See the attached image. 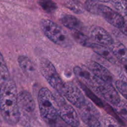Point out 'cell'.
I'll list each match as a JSON object with an SVG mask.
<instances>
[{
	"instance_id": "f1b7e54d",
	"label": "cell",
	"mask_w": 127,
	"mask_h": 127,
	"mask_svg": "<svg viewBox=\"0 0 127 127\" xmlns=\"http://www.w3.org/2000/svg\"><path fill=\"white\" fill-rule=\"evenodd\" d=\"M98 1H100V2H110V0H98Z\"/></svg>"
},
{
	"instance_id": "7a4b0ae2",
	"label": "cell",
	"mask_w": 127,
	"mask_h": 127,
	"mask_svg": "<svg viewBox=\"0 0 127 127\" xmlns=\"http://www.w3.org/2000/svg\"><path fill=\"white\" fill-rule=\"evenodd\" d=\"M40 113L42 119L50 127H68L59 117L54 95L47 88L39 90L37 98Z\"/></svg>"
},
{
	"instance_id": "ba28073f",
	"label": "cell",
	"mask_w": 127,
	"mask_h": 127,
	"mask_svg": "<svg viewBox=\"0 0 127 127\" xmlns=\"http://www.w3.org/2000/svg\"><path fill=\"white\" fill-rule=\"evenodd\" d=\"M95 92L99 93L104 99L114 106L119 104L121 101L119 93L111 83L100 80Z\"/></svg>"
},
{
	"instance_id": "8fae6325",
	"label": "cell",
	"mask_w": 127,
	"mask_h": 127,
	"mask_svg": "<svg viewBox=\"0 0 127 127\" xmlns=\"http://www.w3.org/2000/svg\"><path fill=\"white\" fill-rule=\"evenodd\" d=\"M87 68L97 78L104 82L112 83L113 76L110 71L105 67L94 61H89L87 62Z\"/></svg>"
},
{
	"instance_id": "2e32d148",
	"label": "cell",
	"mask_w": 127,
	"mask_h": 127,
	"mask_svg": "<svg viewBox=\"0 0 127 127\" xmlns=\"http://www.w3.org/2000/svg\"><path fill=\"white\" fill-rule=\"evenodd\" d=\"M110 51L114 56L118 59L120 62L126 65L127 62V48L120 42H114L110 46Z\"/></svg>"
},
{
	"instance_id": "30bf717a",
	"label": "cell",
	"mask_w": 127,
	"mask_h": 127,
	"mask_svg": "<svg viewBox=\"0 0 127 127\" xmlns=\"http://www.w3.org/2000/svg\"><path fill=\"white\" fill-rule=\"evenodd\" d=\"M73 70L77 78L81 81V83L91 87L95 91L97 86L100 81L99 78L94 76L87 67L76 66L73 68Z\"/></svg>"
},
{
	"instance_id": "52a82bcc",
	"label": "cell",
	"mask_w": 127,
	"mask_h": 127,
	"mask_svg": "<svg viewBox=\"0 0 127 127\" xmlns=\"http://www.w3.org/2000/svg\"><path fill=\"white\" fill-rule=\"evenodd\" d=\"M71 103L79 109L81 108L86 102L84 95L79 88L73 82H68L64 83L62 93Z\"/></svg>"
},
{
	"instance_id": "83f0119b",
	"label": "cell",
	"mask_w": 127,
	"mask_h": 127,
	"mask_svg": "<svg viewBox=\"0 0 127 127\" xmlns=\"http://www.w3.org/2000/svg\"><path fill=\"white\" fill-rule=\"evenodd\" d=\"M120 30L122 31V32H124V34L125 35L127 34V24L126 23H125V24H124V26L120 29Z\"/></svg>"
},
{
	"instance_id": "4316f807",
	"label": "cell",
	"mask_w": 127,
	"mask_h": 127,
	"mask_svg": "<svg viewBox=\"0 0 127 127\" xmlns=\"http://www.w3.org/2000/svg\"><path fill=\"white\" fill-rule=\"evenodd\" d=\"M81 86L82 88H83V90H84V92L86 93L87 95H88V97L91 98V99L93 100V101L94 102V103H96L98 106L102 107L103 103L102 102V101L100 100V99H99L97 97H96V96L95 95V94H94V93H93V92H92L89 89V88H88L87 86L84 85V84H83V83H81Z\"/></svg>"
},
{
	"instance_id": "44dd1931",
	"label": "cell",
	"mask_w": 127,
	"mask_h": 127,
	"mask_svg": "<svg viewBox=\"0 0 127 127\" xmlns=\"http://www.w3.org/2000/svg\"><path fill=\"white\" fill-rule=\"evenodd\" d=\"M38 4L48 13H52L58 8L57 4L52 0H38Z\"/></svg>"
},
{
	"instance_id": "d4e9b609",
	"label": "cell",
	"mask_w": 127,
	"mask_h": 127,
	"mask_svg": "<svg viewBox=\"0 0 127 127\" xmlns=\"http://www.w3.org/2000/svg\"><path fill=\"white\" fill-rule=\"evenodd\" d=\"M102 123L104 127H122L114 117L109 115L103 117Z\"/></svg>"
},
{
	"instance_id": "5bb4252c",
	"label": "cell",
	"mask_w": 127,
	"mask_h": 127,
	"mask_svg": "<svg viewBox=\"0 0 127 127\" xmlns=\"http://www.w3.org/2000/svg\"><path fill=\"white\" fill-rule=\"evenodd\" d=\"M17 61L22 70L29 77H33L36 75L37 69L35 66L28 57L25 56H20L18 57Z\"/></svg>"
},
{
	"instance_id": "9a60e30c",
	"label": "cell",
	"mask_w": 127,
	"mask_h": 127,
	"mask_svg": "<svg viewBox=\"0 0 127 127\" xmlns=\"http://www.w3.org/2000/svg\"><path fill=\"white\" fill-rule=\"evenodd\" d=\"M60 22L64 27L71 31H79L83 28L81 22L73 15L64 14L60 18Z\"/></svg>"
},
{
	"instance_id": "ffe728a7",
	"label": "cell",
	"mask_w": 127,
	"mask_h": 127,
	"mask_svg": "<svg viewBox=\"0 0 127 127\" xmlns=\"http://www.w3.org/2000/svg\"><path fill=\"white\" fill-rule=\"evenodd\" d=\"M9 72L3 56L0 52V85L9 79Z\"/></svg>"
},
{
	"instance_id": "ac0fdd59",
	"label": "cell",
	"mask_w": 127,
	"mask_h": 127,
	"mask_svg": "<svg viewBox=\"0 0 127 127\" xmlns=\"http://www.w3.org/2000/svg\"><path fill=\"white\" fill-rule=\"evenodd\" d=\"M63 4L76 14H81L85 11L84 5L78 0H64Z\"/></svg>"
},
{
	"instance_id": "8992f818",
	"label": "cell",
	"mask_w": 127,
	"mask_h": 127,
	"mask_svg": "<svg viewBox=\"0 0 127 127\" xmlns=\"http://www.w3.org/2000/svg\"><path fill=\"white\" fill-rule=\"evenodd\" d=\"M79 114L86 127H99L101 126L99 120V112L89 101L86 100L84 105L79 108Z\"/></svg>"
},
{
	"instance_id": "d6986e66",
	"label": "cell",
	"mask_w": 127,
	"mask_h": 127,
	"mask_svg": "<svg viewBox=\"0 0 127 127\" xmlns=\"http://www.w3.org/2000/svg\"><path fill=\"white\" fill-rule=\"evenodd\" d=\"M72 35L74 39L78 42L79 44L84 47H90L92 42L89 37L79 31H72Z\"/></svg>"
},
{
	"instance_id": "603a6c76",
	"label": "cell",
	"mask_w": 127,
	"mask_h": 127,
	"mask_svg": "<svg viewBox=\"0 0 127 127\" xmlns=\"http://www.w3.org/2000/svg\"><path fill=\"white\" fill-rule=\"evenodd\" d=\"M114 7L118 12L124 16H127V0H110Z\"/></svg>"
},
{
	"instance_id": "3957f363",
	"label": "cell",
	"mask_w": 127,
	"mask_h": 127,
	"mask_svg": "<svg viewBox=\"0 0 127 127\" xmlns=\"http://www.w3.org/2000/svg\"><path fill=\"white\" fill-rule=\"evenodd\" d=\"M40 26L47 37L56 44L62 47H67L71 44L70 40L63 29L51 20L43 19L40 21Z\"/></svg>"
},
{
	"instance_id": "277c9868",
	"label": "cell",
	"mask_w": 127,
	"mask_h": 127,
	"mask_svg": "<svg viewBox=\"0 0 127 127\" xmlns=\"http://www.w3.org/2000/svg\"><path fill=\"white\" fill-rule=\"evenodd\" d=\"M57 93L54 95V97L57 102L59 117L68 125L78 127L80 122L76 111L71 105L66 103L62 95L58 92Z\"/></svg>"
},
{
	"instance_id": "cb8c5ba5",
	"label": "cell",
	"mask_w": 127,
	"mask_h": 127,
	"mask_svg": "<svg viewBox=\"0 0 127 127\" xmlns=\"http://www.w3.org/2000/svg\"><path fill=\"white\" fill-rule=\"evenodd\" d=\"M115 107V111L119 116L125 120H127V103L125 101H120V103Z\"/></svg>"
},
{
	"instance_id": "f546056e",
	"label": "cell",
	"mask_w": 127,
	"mask_h": 127,
	"mask_svg": "<svg viewBox=\"0 0 127 127\" xmlns=\"http://www.w3.org/2000/svg\"><path fill=\"white\" fill-rule=\"evenodd\" d=\"M68 127H71V126H68Z\"/></svg>"
},
{
	"instance_id": "6da1fadb",
	"label": "cell",
	"mask_w": 127,
	"mask_h": 127,
	"mask_svg": "<svg viewBox=\"0 0 127 127\" xmlns=\"http://www.w3.org/2000/svg\"><path fill=\"white\" fill-rule=\"evenodd\" d=\"M16 83L10 78L0 85V112L5 122L14 125L20 120Z\"/></svg>"
},
{
	"instance_id": "4dcf8cb0",
	"label": "cell",
	"mask_w": 127,
	"mask_h": 127,
	"mask_svg": "<svg viewBox=\"0 0 127 127\" xmlns=\"http://www.w3.org/2000/svg\"><path fill=\"white\" fill-rule=\"evenodd\" d=\"M101 127V126H100V127Z\"/></svg>"
},
{
	"instance_id": "7402d4cb",
	"label": "cell",
	"mask_w": 127,
	"mask_h": 127,
	"mask_svg": "<svg viewBox=\"0 0 127 127\" xmlns=\"http://www.w3.org/2000/svg\"><path fill=\"white\" fill-rule=\"evenodd\" d=\"M100 4L95 0H86L84 3V9L94 14L99 15V8Z\"/></svg>"
},
{
	"instance_id": "5b68a950",
	"label": "cell",
	"mask_w": 127,
	"mask_h": 127,
	"mask_svg": "<svg viewBox=\"0 0 127 127\" xmlns=\"http://www.w3.org/2000/svg\"><path fill=\"white\" fill-rule=\"evenodd\" d=\"M40 70L51 87L61 94L64 83L58 75L52 62L48 59H42L40 62Z\"/></svg>"
},
{
	"instance_id": "9c48e42d",
	"label": "cell",
	"mask_w": 127,
	"mask_h": 127,
	"mask_svg": "<svg viewBox=\"0 0 127 127\" xmlns=\"http://www.w3.org/2000/svg\"><path fill=\"white\" fill-rule=\"evenodd\" d=\"M99 15L102 16L110 24L120 29L126 23L122 15L110 7L101 4L99 5Z\"/></svg>"
},
{
	"instance_id": "7c38bea8",
	"label": "cell",
	"mask_w": 127,
	"mask_h": 127,
	"mask_svg": "<svg viewBox=\"0 0 127 127\" xmlns=\"http://www.w3.org/2000/svg\"><path fill=\"white\" fill-rule=\"evenodd\" d=\"M19 108L24 113H32L35 108V103L32 95L26 90L21 91L17 94Z\"/></svg>"
},
{
	"instance_id": "484cf974",
	"label": "cell",
	"mask_w": 127,
	"mask_h": 127,
	"mask_svg": "<svg viewBox=\"0 0 127 127\" xmlns=\"http://www.w3.org/2000/svg\"><path fill=\"white\" fill-rule=\"evenodd\" d=\"M115 87L117 88L118 91L122 95L123 97L127 98V86L125 80H117L115 82Z\"/></svg>"
},
{
	"instance_id": "e0dca14e",
	"label": "cell",
	"mask_w": 127,
	"mask_h": 127,
	"mask_svg": "<svg viewBox=\"0 0 127 127\" xmlns=\"http://www.w3.org/2000/svg\"><path fill=\"white\" fill-rule=\"evenodd\" d=\"M91 48L99 56H100L104 59L107 60L111 63H115V59L111 51L109 48L103 45L99 44L92 43L90 46Z\"/></svg>"
},
{
	"instance_id": "4fadbf2b",
	"label": "cell",
	"mask_w": 127,
	"mask_h": 127,
	"mask_svg": "<svg viewBox=\"0 0 127 127\" xmlns=\"http://www.w3.org/2000/svg\"><path fill=\"white\" fill-rule=\"evenodd\" d=\"M90 34L93 40L99 44L110 46L114 43V40L110 34L100 26H94L90 31Z\"/></svg>"
}]
</instances>
